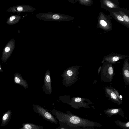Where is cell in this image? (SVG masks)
<instances>
[{
	"label": "cell",
	"instance_id": "1",
	"mask_svg": "<svg viewBox=\"0 0 129 129\" xmlns=\"http://www.w3.org/2000/svg\"><path fill=\"white\" fill-rule=\"evenodd\" d=\"M56 118L59 126L83 128L100 127L102 126L99 123L82 118L68 110L66 111V113L59 111L56 114Z\"/></svg>",
	"mask_w": 129,
	"mask_h": 129
},
{
	"label": "cell",
	"instance_id": "2",
	"mask_svg": "<svg viewBox=\"0 0 129 129\" xmlns=\"http://www.w3.org/2000/svg\"><path fill=\"white\" fill-rule=\"evenodd\" d=\"M80 66H75L69 68L65 70L61 76L63 78V85L70 86L77 82Z\"/></svg>",
	"mask_w": 129,
	"mask_h": 129
},
{
	"label": "cell",
	"instance_id": "3",
	"mask_svg": "<svg viewBox=\"0 0 129 129\" xmlns=\"http://www.w3.org/2000/svg\"><path fill=\"white\" fill-rule=\"evenodd\" d=\"M100 72L101 80L102 81L106 83L112 81L114 74L113 64L108 62H104L102 66Z\"/></svg>",
	"mask_w": 129,
	"mask_h": 129
},
{
	"label": "cell",
	"instance_id": "4",
	"mask_svg": "<svg viewBox=\"0 0 129 129\" xmlns=\"http://www.w3.org/2000/svg\"><path fill=\"white\" fill-rule=\"evenodd\" d=\"M110 15L107 16L102 12L99 13L98 17V23L96 27L108 32L112 29L111 19Z\"/></svg>",
	"mask_w": 129,
	"mask_h": 129
},
{
	"label": "cell",
	"instance_id": "5",
	"mask_svg": "<svg viewBox=\"0 0 129 129\" xmlns=\"http://www.w3.org/2000/svg\"><path fill=\"white\" fill-rule=\"evenodd\" d=\"M34 111L47 121L57 124L58 121L55 117L46 109L38 105L33 104Z\"/></svg>",
	"mask_w": 129,
	"mask_h": 129
},
{
	"label": "cell",
	"instance_id": "6",
	"mask_svg": "<svg viewBox=\"0 0 129 129\" xmlns=\"http://www.w3.org/2000/svg\"><path fill=\"white\" fill-rule=\"evenodd\" d=\"M93 104V103L87 99L76 97L71 99L69 105L74 108L79 109L81 108H89V105Z\"/></svg>",
	"mask_w": 129,
	"mask_h": 129
},
{
	"label": "cell",
	"instance_id": "7",
	"mask_svg": "<svg viewBox=\"0 0 129 129\" xmlns=\"http://www.w3.org/2000/svg\"><path fill=\"white\" fill-rule=\"evenodd\" d=\"M101 7L110 11L116 12L121 8L117 0H100Z\"/></svg>",
	"mask_w": 129,
	"mask_h": 129
},
{
	"label": "cell",
	"instance_id": "8",
	"mask_svg": "<svg viewBox=\"0 0 129 129\" xmlns=\"http://www.w3.org/2000/svg\"><path fill=\"white\" fill-rule=\"evenodd\" d=\"M114 88L110 86H105L104 89L106 96L108 98L109 100H111L114 103L120 105L122 104V101L118 98L114 91Z\"/></svg>",
	"mask_w": 129,
	"mask_h": 129
},
{
	"label": "cell",
	"instance_id": "9",
	"mask_svg": "<svg viewBox=\"0 0 129 129\" xmlns=\"http://www.w3.org/2000/svg\"><path fill=\"white\" fill-rule=\"evenodd\" d=\"M51 80L50 71L47 70L44 76V83L43 86V90L46 94H51L52 90Z\"/></svg>",
	"mask_w": 129,
	"mask_h": 129
},
{
	"label": "cell",
	"instance_id": "10",
	"mask_svg": "<svg viewBox=\"0 0 129 129\" xmlns=\"http://www.w3.org/2000/svg\"><path fill=\"white\" fill-rule=\"evenodd\" d=\"M126 55L119 54H111L105 56L103 60L107 61L112 64H115L116 62L120 59H123L126 57Z\"/></svg>",
	"mask_w": 129,
	"mask_h": 129
},
{
	"label": "cell",
	"instance_id": "11",
	"mask_svg": "<svg viewBox=\"0 0 129 129\" xmlns=\"http://www.w3.org/2000/svg\"><path fill=\"white\" fill-rule=\"evenodd\" d=\"M122 74L124 82L125 84H129V63L128 58L124 60L122 69Z\"/></svg>",
	"mask_w": 129,
	"mask_h": 129
},
{
	"label": "cell",
	"instance_id": "12",
	"mask_svg": "<svg viewBox=\"0 0 129 129\" xmlns=\"http://www.w3.org/2000/svg\"><path fill=\"white\" fill-rule=\"evenodd\" d=\"M105 113L107 116L111 117L116 115H119L124 117V112L122 109L120 108L108 109L104 111Z\"/></svg>",
	"mask_w": 129,
	"mask_h": 129
},
{
	"label": "cell",
	"instance_id": "13",
	"mask_svg": "<svg viewBox=\"0 0 129 129\" xmlns=\"http://www.w3.org/2000/svg\"><path fill=\"white\" fill-rule=\"evenodd\" d=\"M14 76V80L15 83L23 86L25 89L28 87L27 83L24 79L21 74L19 73H16Z\"/></svg>",
	"mask_w": 129,
	"mask_h": 129
},
{
	"label": "cell",
	"instance_id": "14",
	"mask_svg": "<svg viewBox=\"0 0 129 129\" xmlns=\"http://www.w3.org/2000/svg\"><path fill=\"white\" fill-rule=\"evenodd\" d=\"M12 113L11 110H9L3 114L2 118L1 126H5L7 125L11 120Z\"/></svg>",
	"mask_w": 129,
	"mask_h": 129
},
{
	"label": "cell",
	"instance_id": "15",
	"mask_svg": "<svg viewBox=\"0 0 129 129\" xmlns=\"http://www.w3.org/2000/svg\"><path fill=\"white\" fill-rule=\"evenodd\" d=\"M116 12L122 16L129 27V11L127 8H120Z\"/></svg>",
	"mask_w": 129,
	"mask_h": 129
},
{
	"label": "cell",
	"instance_id": "16",
	"mask_svg": "<svg viewBox=\"0 0 129 129\" xmlns=\"http://www.w3.org/2000/svg\"><path fill=\"white\" fill-rule=\"evenodd\" d=\"M109 12L110 15L112 17H113L115 20L121 24L129 28V27L127 25L125 22L119 14L117 12L113 11H110Z\"/></svg>",
	"mask_w": 129,
	"mask_h": 129
},
{
	"label": "cell",
	"instance_id": "17",
	"mask_svg": "<svg viewBox=\"0 0 129 129\" xmlns=\"http://www.w3.org/2000/svg\"><path fill=\"white\" fill-rule=\"evenodd\" d=\"M21 127L18 129H44V128L43 126L29 122L23 123Z\"/></svg>",
	"mask_w": 129,
	"mask_h": 129
},
{
	"label": "cell",
	"instance_id": "18",
	"mask_svg": "<svg viewBox=\"0 0 129 129\" xmlns=\"http://www.w3.org/2000/svg\"><path fill=\"white\" fill-rule=\"evenodd\" d=\"M115 123L123 129H129V122H124L119 120L115 121Z\"/></svg>",
	"mask_w": 129,
	"mask_h": 129
},
{
	"label": "cell",
	"instance_id": "19",
	"mask_svg": "<svg viewBox=\"0 0 129 129\" xmlns=\"http://www.w3.org/2000/svg\"><path fill=\"white\" fill-rule=\"evenodd\" d=\"M55 129H94V128H83L79 127H72L66 126H59Z\"/></svg>",
	"mask_w": 129,
	"mask_h": 129
},
{
	"label": "cell",
	"instance_id": "20",
	"mask_svg": "<svg viewBox=\"0 0 129 129\" xmlns=\"http://www.w3.org/2000/svg\"><path fill=\"white\" fill-rule=\"evenodd\" d=\"M78 2L80 4L86 6H90L93 3L92 0H79Z\"/></svg>",
	"mask_w": 129,
	"mask_h": 129
},
{
	"label": "cell",
	"instance_id": "21",
	"mask_svg": "<svg viewBox=\"0 0 129 129\" xmlns=\"http://www.w3.org/2000/svg\"><path fill=\"white\" fill-rule=\"evenodd\" d=\"M114 91L116 93L118 98L121 101H122V97L121 95H120L119 93L118 92L117 90L116 89L114 88Z\"/></svg>",
	"mask_w": 129,
	"mask_h": 129
},
{
	"label": "cell",
	"instance_id": "22",
	"mask_svg": "<svg viewBox=\"0 0 129 129\" xmlns=\"http://www.w3.org/2000/svg\"><path fill=\"white\" fill-rule=\"evenodd\" d=\"M52 17L53 19L57 20L60 17L59 16V15L57 14H54L53 16Z\"/></svg>",
	"mask_w": 129,
	"mask_h": 129
},
{
	"label": "cell",
	"instance_id": "23",
	"mask_svg": "<svg viewBox=\"0 0 129 129\" xmlns=\"http://www.w3.org/2000/svg\"><path fill=\"white\" fill-rule=\"evenodd\" d=\"M10 50V47H6L5 49V51L7 52H9Z\"/></svg>",
	"mask_w": 129,
	"mask_h": 129
},
{
	"label": "cell",
	"instance_id": "24",
	"mask_svg": "<svg viewBox=\"0 0 129 129\" xmlns=\"http://www.w3.org/2000/svg\"><path fill=\"white\" fill-rule=\"evenodd\" d=\"M17 10L19 11H21L23 10V8L21 6H19L17 8Z\"/></svg>",
	"mask_w": 129,
	"mask_h": 129
},
{
	"label": "cell",
	"instance_id": "25",
	"mask_svg": "<svg viewBox=\"0 0 129 129\" xmlns=\"http://www.w3.org/2000/svg\"><path fill=\"white\" fill-rule=\"evenodd\" d=\"M15 18V17L14 16H11L10 19V21H12Z\"/></svg>",
	"mask_w": 129,
	"mask_h": 129
},
{
	"label": "cell",
	"instance_id": "26",
	"mask_svg": "<svg viewBox=\"0 0 129 129\" xmlns=\"http://www.w3.org/2000/svg\"><path fill=\"white\" fill-rule=\"evenodd\" d=\"M102 67V66H100L98 69V75L100 73V72L101 71V69Z\"/></svg>",
	"mask_w": 129,
	"mask_h": 129
},
{
	"label": "cell",
	"instance_id": "27",
	"mask_svg": "<svg viewBox=\"0 0 129 129\" xmlns=\"http://www.w3.org/2000/svg\"><path fill=\"white\" fill-rule=\"evenodd\" d=\"M0 72H3V71L2 69V67L1 65V63L0 62Z\"/></svg>",
	"mask_w": 129,
	"mask_h": 129
}]
</instances>
